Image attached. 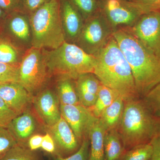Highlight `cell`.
Masks as SVG:
<instances>
[{"mask_svg": "<svg viewBox=\"0 0 160 160\" xmlns=\"http://www.w3.org/2000/svg\"><path fill=\"white\" fill-rule=\"evenodd\" d=\"M112 36L131 68L140 98L160 83V58L147 49L127 29L113 31Z\"/></svg>", "mask_w": 160, "mask_h": 160, "instance_id": "6da1fadb", "label": "cell"}, {"mask_svg": "<svg viewBox=\"0 0 160 160\" xmlns=\"http://www.w3.org/2000/svg\"><path fill=\"white\" fill-rule=\"evenodd\" d=\"M93 56V73L102 84L117 92L125 102L141 99L130 66L113 36Z\"/></svg>", "mask_w": 160, "mask_h": 160, "instance_id": "7a4b0ae2", "label": "cell"}, {"mask_svg": "<svg viewBox=\"0 0 160 160\" xmlns=\"http://www.w3.org/2000/svg\"><path fill=\"white\" fill-rule=\"evenodd\" d=\"M156 119L141 99L125 102L122 116L117 129L125 152L150 142Z\"/></svg>", "mask_w": 160, "mask_h": 160, "instance_id": "3957f363", "label": "cell"}, {"mask_svg": "<svg viewBox=\"0 0 160 160\" xmlns=\"http://www.w3.org/2000/svg\"><path fill=\"white\" fill-rule=\"evenodd\" d=\"M29 21L34 48L52 50L66 42L57 0H50L32 12Z\"/></svg>", "mask_w": 160, "mask_h": 160, "instance_id": "277c9868", "label": "cell"}, {"mask_svg": "<svg viewBox=\"0 0 160 160\" xmlns=\"http://www.w3.org/2000/svg\"><path fill=\"white\" fill-rule=\"evenodd\" d=\"M43 54L49 72L62 79L75 80L83 73H93L95 58L76 44L65 42L57 49L44 51Z\"/></svg>", "mask_w": 160, "mask_h": 160, "instance_id": "5b68a950", "label": "cell"}, {"mask_svg": "<svg viewBox=\"0 0 160 160\" xmlns=\"http://www.w3.org/2000/svg\"><path fill=\"white\" fill-rule=\"evenodd\" d=\"M49 72L41 49L32 47L27 50L19 66L18 83L32 96L45 85Z\"/></svg>", "mask_w": 160, "mask_h": 160, "instance_id": "8992f818", "label": "cell"}, {"mask_svg": "<svg viewBox=\"0 0 160 160\" xmlns=\"http://www.w3.org/2000/svg\"><path fill=\"white\" fill-rule=\"evenodd\" d=\"M113 30L101 10L86 21L76 42L86 53L94 55L112 36Z\"/></svg>", "mask_w": 160, "mask_h": 160, "instance_id": "52a82bcc", "label": "cell"}, {"mask_svg": "<svg viewBox=\"0 0 160 160\" xmlns=\"http://www.w3.org/2000/svg\"><path fill=\"white\" fill-rule=\"evenodd\" d=\"M100 9L113 31L130 28L147 13L141 5L130 0H103Z\"/></svg>", "mask_w": 160, "mask_h": 160, "instance_id": "ba28073f", "label": "cell"}, {"mask_svg": "<svg viewBox=\"0 0 160 160\" xmlns=\"http://www.w3.org/2000/svg\"><path fill=\"white\" fill-rule=\"evenodd\" d=\"M127 29L147 49L160 58V11L144 13Z\"/></svg>", "mask_w": 160, "mask_h": 160, "instance_id": "9c48e42d", "label": "cell"}, {"mask_svg": "<svg viewBox=\"0 0 160 160\" xmlns=\"http://www.w3.org/2000/svg\"><path fill=\"white\" fill-rule=\"evenodd\" d=\"M61 116L74 132L81 144L83 140L89 138L92 126L96 118L88 108L81 104L76 105H60Z\"/></svg>", "mask_w": 160, "mask_h": 160, "instance_id": "30bf717a", "label": "cell"}, {"mask_svg": "<svg viewBox=\"0 0 160 160\" xmlns=\"http://www.w3.org/2000/svg\"><path fill=\"white\" fill-rule=\"evenodd\" d=\"M35 109L48 128L55 125L61 118L59 100L49 89L40 92L33 98Z\"/></svg>", "mask_w": 160, "mask_h": 160, "instance_id": "8fae6325", "label": "cell"}, {"mask_svg": "<svg viewBox=\"0 0 160 160\" xmlns=\"http://www.w3.org/2000/svg\"><path fill=\"white\" fill-rule=\"evenodd\" d=\"M49 128L55 143L56 149L61 152L62 154L72 155L79 149L82 144L78 141L71 127L62 117L58 122Z\"/></svg>", "mask_w": 160, "mask_h": 160, "instance_id": "7c38bea8", "label": "cell"}, {"mask_svg": "<svg viewBox=\"0 0 160 160\" xmlns=\"http://www.w3.org/2000/svg\"><path fill=\"white\" fill-rule=\"evenodd\" d=\"M0 97L18 115L26 111L32 98L25 87L18 82L0 86Z\"/></svg>", "mask_w": 160, "mask_h": 160, "instance_id": "4fadbf2b", "label": "cell"}, {"mask_svg": "<svg viewBox=\"0 0 160 160\" xmlns=\"http://www.w3.org/2000/svg\"><path fill=\"white\" fill-rule=\"evenodd\" d=\"M74 82L80 104L91 108L96 101L101 82L93 73L80 75Z\"/></svg>", "mask_w": 160, "mask_h": 160, "instance_id": "5bb4252c", "label": "cell"}, {"mask_svg": "<svg viewBox=\"0 0 160 160\" xmlns=\"http://www.w3.org/2000/svg\"><path fill=\"white\" fill-rule=\"evenodd\" d=\"M60 7L65 37L76 42L84 25V20L69 0H62Z\"/></svg>", "mask_w": 160, "mask_h": 160, "instance_id": "9a60e30c", "label": "cell"}, {"mask_svg": "<svg viewBox=\"0 0 160 160\" xmlns=\"http://www.w3.org/2000/svg\"><path fill=\"white\" fill-rule=\"evenodd\" d=\"M36 122L32 114L26 111L12 120L7 129L11 132L18 144L24 145L33 134L36 129Z\"/></svg>", "mask_w": 160, "mask_h": 160, "instance_id": "2e32d148", "label": "cell"}, {"mask_svg": "<svg viewBox=\"0 0 160 160\" xmlns=\"http://www.w3.org/2000/svg\"><path fill=\"white\" fill-rule=\"evenodd\" d=\"M106 131L99 118H96L90 129V160H105L104 138Z\"/></svg>", "mask_w": 160, "mask_h": 160, "instance_id": "e0dca14e", "label": "cell"}, {"mask_svg": "<svg viewBox=\"0 0 160 160\" xmlns=\"http://www.w3.org/2000/svg\"><path fill=\"white\" fill-rule=\"evenodd\" d=\"M125 107V101L120 96L102 113L99 119L106 131L117 130L119 125Z\"/></svg>", "mask_w": 160, "mask_h": 160, "instance_id": "ac0fdd59", "label": "cell"}, {"mask_svg": "<svg viewBox=\"0 0 160 160\" xmlns=\"http://www.w3.org/2000/svg\"><path fill=\"white\" fill-rule=\"evenodd\" d=\"M125 152L117 130L106 131L104 138L105 160H118Z\"/></svg>", "mask_w": 160, "mask_h": 160, "instance_id": "d6986e66", "label": "cell"}, {"mask_svg": "<svg viewBox=\"0 0 160 160\" xmlns=\"http://www.w3.org/2000/svg\"><path fill=\"white\" fill-rule=\"evenodd\" d=\"M119 96L117 92L101 83L95 103L88 109L94 117L99 118L104 110Z\"/></svg>", "mask_w": 160, "mask_h": 160, "instance_id": "ffe728a7", "label": "cell"}, {"mask_svg": "<svg viewBox=\"0 0 160 160\" xmlns=\"http://www.w3.org/2000/svg\"><path fill=\"white\" fill-rule=\"evenodd\" d=\"M74 80L62 78L58 85V99L60 105H76L80 104Z\"/></svg>", "mask_w": 160, "mask_h": 160, "instance_id": "44dd1931", "label": "cell"}, {"mask_svg": "<svg viewBox=\"0 0 160 160\" xmlns=\"http://www.w3.org/2000/svg\"><path fill=\"white\" fill-rule=\"evenodd\" d=\"M9 28L16 38L23 41H27L30 37L29 23L24 16L14 12L9 14Z\"/></svg>", "mask_w": 160, "mask_h": 160, "instance_id": "7402d4cb", "label": "cell"}, {"mask_svg": "<svg viewBox=\"0 0 160 160\" xmlns=\"http://www.w3.org/2000/svg\"><path fill=\"white\" fill-rule=\"evenodd\" d=\"M152 152L150 143L142 144L125 151L118 160H150Z\"/></svg>", "mask_w": 160, "mask_h": 160, "instance_id": "603a6c76", "label": "cell"}, {"mask_svg": "<svg viewBox=\"0 0 160 160\" xmlns=\"http://www.w3.org/2000/svg\"><path fill=\"white\" fill-rule=\"evenodd\" d=\"M0 160H41L34 151L24 145L18 144L12 148Z\"/></svg>", "mask_w": 160, "mask_h": 160, "instance_id": "cb8c5ba5", "label": "cell"}, {"mask_svg": "<svg viewBox=\"0 0 160 160\" xmlns=\"http://www.w3.org/2000/svg\"><path fill=\"white\" fill-rule=\"evenodd\" d=\"M84 21H86L100 10L97 0H69Z\"/></svg>", "mask_w": 160, "mask_h": 160, "instance_id": "d4e9b609", "label": "cell"}, {"mask_svg": "<svg viewBox=\"0 0 160 160\" xmlns=\"http://www.w3.org/2000/svg\"><path fill=\"white\" fill-rule=\"evenodd\" d=\"M141 99L153 116L160 118V83Z\"/></svg>", "mask_w": 160, "mask_h": 160, "instance_id": "484cf974", "label": "cell"}, {"mask_svg": "<svg viewBox=\"0 0 160 160\" xmlns=\"http://www.w3.org/2000/svg\"><path fill=\"white\" fill-rule=\"evenodd\" d=\"M19 66L17 64L0 63V86L8 83H18Z\"/></svg>", "mask_w": 160, "mask_h": 160, "instance_id": "4316f807", "label": "cell"}, {"mask_svg": "<svg viewBox=\"0 0 160 160\" xmlns=\"http://www.w3.org/2000/svg\"><path fill=\"white\" fill-rule=\"evenodd\" d=\"M18 144L9 129L0 126V159Z\"/></svg>", "mask_w": 160, "mask_h": 160, "instance_id": "83f0119b", "label": "cell"}, {"mask_svg": "<svg viewBox=\"0 0 160 160\" xmlns=\"http://www.w3.org/2000/svg\"><path fill=\"white\" fill-rule=\"evenodd\" d=\"M18 52L14 47L6 42H0V63L16 64Z\"/></svg>", "mask_w": 160, "mask_h": 160, "instance_id": "f1b7e54d", "label": "cell"}, {"mask_svg": "<svg viewBox=\"0 0 160 160\" xmlns=\"http://www.w3.org/2000/svg\"><path fill=\"white\" fill-rule=\"evenodd\" d=\"M90 141L89 138L83 140L79 149L68 157L57 156L55 160H88L90 155Z\"/></svg>", "mask_w": 160, "mask_h": 160, "instance_id": "f546056e", "label": "cell"}, {"mask_svg": "<svg viewBox=\"0 0 160 160\" xmlns=\"http://www.w3.org/2000/svg\"><path fill=\"white\" fill-rule=\"evenodd\" d=\"M149 143L152 149L150 160H160V118H156L154 130Z\"/></svg>", "mask_w": 160, "mask_h": 160, "instance_id": "4dcf8cb0", "label": "cell"}, {"mask_svg": "<svg viewBox=\"0 0 160 160\" xmlns=\"http://www.w3.org/2000/svg\"><path fill=\"white\" fill-rule=\"evenodd\" d=\"M17 116L0 97V126L7 128Z\"/></svg>", "mask_w": 160, "mask_h": 160, "instance_id": "1f68e13d", "label": "cell"}, {"mask_svg": "<svg viewBox=\"0 0 160 160\" xmlns=\"http://www.w3.org/2000/svg\"><path fill=\"white\" fill-rule=\"evenodd\" d=\"M23 0H0V7L7 14L17 11Z\"/></svg>", "mask_w": 160, "mask_h": 160, "instance_id": "d6a6232c", "label": "cell"}, {"mask_svg": "<svg viewBox=\"0 0 160 160\" xmlns=\"http://www.w3.org/2000/svg\"><path fill=\"white\" fill-rule=\"evenodd\" d=\"M141 5L146 12L160 11V0H131Z\"/></svg>", "mask_w": 160, "mask_h": 160, "instance_id": "836d02e7", "label": "cell"}, {"mask_svg": "<svg viewBox=\"0 0 160 160\" xmlns=\"http://www.w3.org/2000/svg\"><path fill=\"white\" fill-rule=\"evenodd\" d=\"M41 148L46 152L53 154L56 150L55 143L51 134L46 133L43 136Z\"/></svg>", "mask_w": 160, "mask_h": 160, "instance_id": "e575fe53", "label": "cell"}, {"mask_svg": "<svg viewBox=\"0 0 160 160\" xmlns=\"http://www.w3.org/2000/svg\"><path fill=\"white\" fill-rule=\"evenodd\" d=\"M50 0H23V4L28 11L32 13Z\"/></svg>", "mask_w": 160, "mask_h": 160, "instance_id": "d590c367", "label": "cell"}, {"mask_svg": "<svg viewBox=\"0 0 160 160\" xmlns=\"http://www.w3.org/2000/svg\"><path fill=\"white\" fill-rule=\"evenodd\" d=\"M43 137L39 134L32 135L27 141L28 148L34 151L41 148Z\"/></svg>", "mask_w": 160, "mask_h": 160, "instance_id": "8d00e7d4", "label": "cell"}, {"mask_svg": "<svg viewBox=\"0 0 160 160\" xmlns=\"http://www.w3.org/2000/svg\"><path fill=\"white\" fill-rule=\"evenodd\" d=\"M7 13L0 7V20L6 17Z\"/></svg>", "mask_w": 160, "mask_h": 160, "instance_id": "74e56055", "label": "cell"}, {"mask_svg": "<svg viewBox=\"0 0 160 160\" xmlns=\"http://www.w3.org/2000/svg\"></svg>", "mask_w": 160, "mask_h": 160, "instance_id": "f35d334b", "label": "cell"}, {"mask_svg": "<svg viewBox=\"0 0 160 160\" xmlns=\"http://www.w3.org/2000/svg\"><path fill=\"white\" fill-rule=\"evenodd\" d=\"M130 1H131V0H130Z\"/></svg>", "mask_w": 160, "mask_h": 160, "instance_id": "ab89813d", "label": "cell"}]
</instances>
